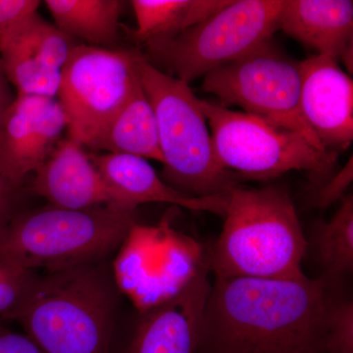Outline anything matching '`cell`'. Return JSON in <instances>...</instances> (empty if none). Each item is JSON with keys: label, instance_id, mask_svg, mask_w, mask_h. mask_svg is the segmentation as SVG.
I'll list each match as a JSON object with an SVG mask.
<instances>
[{"label": "cell", "instance_id": "7c38bea8", "mask_svg": "<svg viewBox=\"0 0 353 353\" xmlns=\"http://www.w3.org/2000/svg\"><path fill=\"white\" fill-rule=\"evenodd\" d=\"M301 115L323 148L338 153L353 139L352 79L336 58L316 54L301 62Z\"/></svg>", "mask_w": 353, "mask_h": 353}, {"label": "cell", "instance_id": "8fae6325", "mask_svg": "<svg viewBox=\"0 0 353 353\" xmlns=\"http://www.w3.org/2000/svg\"><path fill=\"white\" fill-rule=\"evenodd\" d=\"M68 121L57 97L18 94L0 125V172L14 185L48 159Z\"/></svg>", "mask_w": 353, "mask_h": 353}, {"label": "cell", "instance_id": "8992f818", "mask_svg": "<svg viewBox=\"0 0 353 353\" xmlns=\"http://www.w3.org/2000/svg\"><path fill=\"white\" fill-rule=\"evenodd\" d=\"M285 0H232L220 11L171 38L143 43L155 63L189 83L271 41Z\"/></svg>", "mask_w": 353, "mask_h": 353}, {"label": "cell", "instance_id": "5bb4252c", "mask_svg": "<svg viewBox=\"0 0 353 353\" xmlns=\"http://www.w3.org/2000/svg\"><path fill=\"white\" fill-rule=\"evenodd\" d=\"M210 269L165 303L141 313L126 353H196L211 290Z\"/></svg>", "mask_w": 353, "mask_h": 353}, {"label": "cell", "instance_id": "5b68a950", "mask_svg": "<svg viewBox=\"0 0 353 353\" xmlns=\"http://www.w3.org/2000/svg\"><path fill=\"white\" fill-rule=\"evenodd\" d=\"M136 213L48 205L19 211L0 238V253L25 268L46 272L94 263L122 245Z\"/></svg>", "mask_w": 353, "mask_h": 353}, {"label": "cell", "instance_id": "4fadbf2b", "mask_svg": "<svg viewBox=\"0 0 353 353\" xmlns=\"http://www.w3.org/2000/svg\"><path fill=\"white\" fill-rule=\"evenodd\" d=\"M110 194V210L136 213L141 204L162 202L224 217L228 196L192 197L173 189L145 158L117 153H90Z\"/></svg>", "mask_w": 353, "mask_h": 353}, {"label": "cell", "instance_id": "3957f363", "mask_svg": "<svg viewBox=\"0 0 353 353\" xmlns=\"http://www.w3.org/2000/svg\"><path fill=\"white\" fill-rule=\"evenodd\" d=\"M210 250L216 278H296L304 275L308 241L294 202L282 188L236 185Z\"/></svg>", "mask_w": 353, "mask_h": 353}, {"label": "cell", "instance_id": "83f0119b", "mask_svg": "<svg viewBox=\"0 0 353 353\" xmlns=\"http://www.w3.org/2000/svg\"><path fill=\"white\" fill-rule=\"evenodd\" d=\"M0 353H44L26 334L0 330Z\"/></svg>", "mask_w": 353, "mask_h": 353}, {"label": "cell", "instance_id": "ba28073f", "mask_svg": "<svg viewBox=\"0 0 353 353\" xmlns=\"http://www.w3.org/2000/svg\"><path fill=\"white\" fill-rule=\"evenodd\" d=\"M301 87V62L279 50L272 39L213 70L204 76L202 85L204 92L219 99L220 105L240 106L245 113L299 132L316 148L327 150L304 122Z\"/></svg>", "mask_w": 353, "mask_h": 353}, {"label": "cell", "instance_id": "484cf974", "mask_svg": "<svg viewBox=\"0 0 353 353\" xmlns=\"http://www.w3.org/2000/svg\"><path fill=\"white\" fill-rule=\"evenodd\" d=\"M20 190L21 188L14 185L0 172V238L20 211L18 209Z\"/></svg>", "mask_w": 353, "mask_h": 353}, {"label": "cell", "instance_id": "30bf717a", "mask_svg": "<svg viewBox=\"0 0 353 353\" xmlns=\"http://www.w3.org/2000/svg\"><path fill=\"white\" fill-rule=\"evenodd\" d=\"M141 53L77 44L61 70L58 101L68 138L90 148L138 82Z\"/></svg>", "mask_w": 353, "mask_h": 353}, {"label": "cell", "instance_id": "6da1fadb", "mask_svg": "<svg viewBox=\"0 0 353 353\" xmlns=\"http://www.w3.org/2000/svg\"><path fill=\"white\" fill-rule=\"evenodd\" d=\"M334 285L296 278H216L196 353H330Z\"/></svg>", "mask_w": 353, "mask_h": 353}, {"label": "cell", "instance_id": "ffe728a7", "mask_svg": "<svg viewBox=\"0 0 353 353\" xmlns=\"http://www.w3.org/2000/svg\"><path fill=\"white\" fill-rule=\"evenodd\" d=\"M311 243L325 280L334 285L353 269V199L347 194L329 221L313 228Z\"/></svg>", "mask_w": 353, "mask_h": 353}, {"label": "cell", "instance_id": "9c48e42d", "mask_svg": "<svg viewBox=\"0 0 353 353\" xmlns=\"http://www.w3.org/2000/svg\"><path fill=\"white\" fill-rule=\"evenodd\" d=\"M121 248L114 280L141 313L176 296L210 269V250L175 231L168 218L157 226L134 225Z\"/></svg>", "mask_w": 353, "mask_h": 353}, {"label": "cell", "instance_id": "2e32d148", "mask_svg": "<svg viewBox=\"0 0 353 353\" xmlns=\"http://www.w3.org/2000/svg\"><path fill=\"white\" fill-rule=\"evenodd\" d=\"M280 30L318 54L341 58L352 72L353 2L285 0Z\"/></svg>", "mask_w": 353, "mask_h": 353}, {"label": "cell", "instance_id": "9a60e30c", "mask_svg": "<svg viewBox=\"0 0 353 353\" xmlns=\"http://www.w3.org/2000/svg\"><path fill=\"white\" fill-rule=\"evenodd\" d=\"M34 173L32 192L50 205L71 210L110 208L108 187L90 153L68 137L57 143Z\"/></svg>", "mask_w": 353, "mask_h": 353}, {"label": "cell", "instance_id": "277c9868", "mask_svg": "<svg viewBox=\"0 0 353 353\" xmlns=\"http://www.w3.org/2000/svg\"><path fill=\"white\" fill-rule=\"evenodd\" d=\"M139 82L157 116L162 180L192 197L228 196L238 176L216 157L208 121L189 83L164 73L141 55Z\"/></svg>", "mask_w": 353, "mask_h": 353}, {"label": "cell", "instance_id": "d6986e66", "mask_svg": "<svg viewBox=\"0 0 353 353\" xmlns=\"http://www.w3.org/2000/svg\"><path fill=\"white\" fill-rule=\"evenodd\" d=\"M232 0H132L139 41L171 38L226 7Z\"/></svg>", "mask_w": 353, "mask_h": 353}, {"label": "cell", "instance_id": "cb8c5ba5", "mask_svg": "<svg viewBox=\"0 0 353 353\" xmlns=\"http://www.w3.org/2000/svg\"><path fill=\"white\" fill-rule=\"evenodd\" d=\"M330 353H353V303L336 297L328 315Z\"/></svg>", "mask_w": 353, "mask_h": 353}, {"label": "cell", "instance_id": "e0dca14e", "mask_svg": "<svg viewBox=\"0 0 353 353\" xmlns=\"http://www.w3.org/2000/svg\"><path fill=\"white\" fill-rule=\"evenodd\" d=\"M90 150L134 155L162 163L157 116L139 79L129 99L95 139Z\"/></svg>", "mask_w": 353, "mask_h": 353}, {"label": "cell", "instance_id": "4316f807", "mask_svg": "<svg viewBox=\"0 0 353 353\" xmlns=\"http://www.w3.org/2000/svg\"><path fill=\"white\" fill-rule=\"evenodd\" d=\"M39 4L38 0H0V36L17 21L37 12Z\"/></svg>", "mask_w": 353, "mask_h": 353}, {"label": "cell", "instance_id": "d4e9b609", "mask_svg": "<svg viewBox=\"0 0 353 353\" xmlns=\"http://www.w3.org/2000/svg\"><path fill=\"white\" fill-rule=\"evenodd\" d=\"M353 180L352 157L348 160L340 172L318 185L313 194L312 202L316 208H329L339 199L345 197V192L350 188Z\"/></svg>", "mask_w": 353, "mask_h": 353}, {"label": "cell", "instance_id": "52a82bcc", "mask_svg": "<svg viewBox=\"0 0 353 353\" xmlns=\"http://www.w3.org/2000/svg\"><path fill=\"white\" fill-rule=\"evenodd\" d=\"M211 130L216 157L236 176L267 181L305 171L318 185L330 178L338 153L322 150L299 132L256 116L199 99Z\"/></svg>", "mask_w": 353, "mask_h": 353}, {"label": "cell", "instance_id": "7402d4cb", "mask_svg": "<svg viewBox=\"0 0 353 353\" xmlns=\"http://www.w3.org/2000/svg\"><path fill=\"white\" fill-rule=\"evenodd\" d=\"M1 36L24 46L50 68L61 71L77 43L38 12L29 14L2 32Z\"/></svg>", "mask_w": 353, "mask_h": 353}, {"label": "cell", "instance_id": "44dd1931", "mask_svg": "<svg viewBox=\"0 0 353 353\" xmlns=\"http://www.w3.org/2000/svg\"><path fill=\"white\" fill-rule=\"evenodd\" d=\"M0 63L18 94L57 97L61 71L50 68L12 39L0 36Z\"/></svg>", "mask_w": 353, "mask_h": 353}, {"label": "cell", "instance_id": "ac0fdd59", "mask_svg": "<svg viewBox=\"0 0 353 353\" xmlns=\"http://www.w3.org/2000/svg\"><path fill=\"white\" fill-rule=\"evenodd\" d=\"M57 27L71 38L97 48H109L118 39L121 0H46Z\"/></svg>", "mask_w": 353, "mask_h": 353}, {"label": "cell", "instance_id": "f546056e", "mask_svg": "<svg viewBox=\"0 0 353 353\" xmlns=\"http://www.w3.org/2000/svg\"><path fill=\"white\" fill-rule=\"evenodd\" d=\"M2 73H3V72H2L1 63H0V74H2Z\"/></svg>", "mask_w": 353, "mask_h": 353}, {"label": "cell", "instance_id": "7a4b0ae2", "mask_svg": "<svg viewBox=\"0 0 353 353\" xmlns=\"http://www.w3.org/2000/svg\"><path fill=\"white\" fill-rule=\"evenodd\" d=\"M117 288L99 262L48 272L6 318L44 353H109Z\"/></svg>", "mask_w": 353, "mask_h": 353}, {"label": "cell", "instance_id": "603a6c76", "mask_svg": "<svg viewBox=\"0 0 353 353\" xmlns=\"http://www.w3.org/2000/svg\"><path fill=\"white\" fill-rule=\"evenodd\" d=\"M36 276L0 253V316L6 318L17 306Z\"/></svg>", "mask_w": 353, "mask_h": 353}, {"label": "cell", "instance_id": "f1b7e54d", "mask_svg": "<svg viewBox=\"0 0 353 353\" xmlns=\"http://www.w3.org/2000/svg\"><path fill=\"white\" fill-rule=\"evenodd\" d=\"M12 99H11L10 92H9L8 85H7L6 78L4 74H0V125H1L2 118L4 113L10 105Z\"/></svg>", "mask_w": 353, "mask_h": 353}]
</instances>
